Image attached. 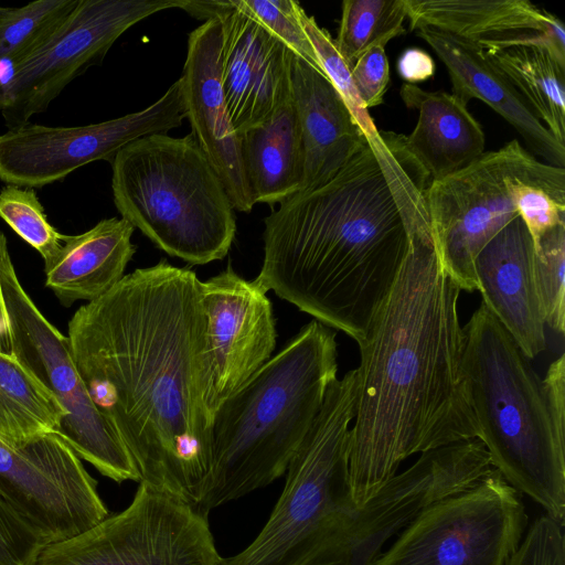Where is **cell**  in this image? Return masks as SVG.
<instances>
[{
    "mask_svg": "<svg viewBox=\"0 0 565 565\" xmlns=\"http://www.w3.org/2000/svg\"><path fill=\"white\" fill-rule=\"evenodd\" d=\"M493 469L483 443L462 440L420 454L361 508L344 509L305 565H372L388 539L430 504L461 492Z\"/></svg>",
    "mask_w": 565,
    "mask_h": 565,
    "instance_id": "obj_11",
    "label": "cell"
},
{
    "mask_svg": "<svg viewBox=\"0 0 565 565\" xmlns=\"http://www.w3.org/2000/svg\"><path fill=\"white\" fill-rule=\"evenodd\" d=\"M0 287L10 353L56 397L66 413L58 435L103 476L117 483L140 482L128 449L82 381L67 335L44 317L21 285L9 247L0 259Z\"/></svg>",
    "mask_w": 565,
    "mask_h": 565,
    "instance_id": "obj_9",
    "label": "cell"
},
{
    "mask_svg": "<svg viewBox=\"0 0 565 565\" xmlns=\"http://www.w3.org/2000/svg\"><path fill=\"white\" fill-rule=\"evenodd\" d=\"M559 180H565L564 168L537 160L513 139L428 184L425 198L436 253L460 290H478L475 258L492 236L520 216L523 192Z\"/></svg>",
    "mask_w": 565,
    "mask_h": 565,
    "instance_id": "obj_8",
    "label": "cell"
},
{
    "mask_svg": "<svg viewBox=\"0 0 565 565\" xmlns=\"http://www.w3.org/2000/svg\"><path fill=\"white\" fill-rule=\"evenodd\" d=\"M8 241L6 235L0 231V259L2 253L8 248ZM0 352L10 353V337L7 312L2 299V292L0 287Z\"/></svg>",
    "mask_w": 565,
    "mask_h": 565,
    "instance_id": "obj_39",
    "label": "cell"
},
{
    "mask_svg": "<svg viewBox=\"0 0 565 565\" xmlns=\"http://www.w3.org/2000/svg\"><path fill=\"white\" fill-rule=\"evenodd\" d=\"M238 138L255 204L280 203L299 191L302 154L292 98L264 122L238 134Z\"/></svg>",
    "mask_w": 565,
    "mask_h": 565,
    "instance_id": "obj_24",
    "label": "cell"
},
{
    "mask_svg": "<svg viewBox=\"0 0 565 565\" xmlns=\"http://www.w3.org/2000/svg\"><path fill=\"white\" fill-rule=\"evenodd\" d=\"M200 291L210 354L209 407L214 415L271 359L276 321L267 291L231 265L201 281Z\"/></svg>",
    "mask_w": 565,
    "mask_h": 565,
    "instance_id": "obj_16",
    "label": "cell"
},
{
    "mask_svg": "<svg viewBox=\"0 0 565 565\" xmlns=\"http://www.w3.org/2000/svg\"><path fill=\"white\" fill-rule=\"evenodd\" d=\"M473 269L482 303L530 360L546 348L545 319L535 277V248L521 216L480 249Z\"/></svg>",
    "mask_w": 565,
    "mask_h": 565,
    "instance_id": "obj_19",
    "label": "cell"
},
{
    "mask_svg": "<svg viewBox=\"0 0 565 565\" xmlns=\"http://www.w3.org/2000/svg\"><path fill=\"white\" fill-rule=\"evenodd\" d=\"M399 95L408 108L418 110L417 124L405 136V146L430 182L465 168L484 152L481 125L452 93L427 92L405 83Z\"/></svg>",
    "mask_w": 565,
    "mask_h": 565,
    "instance_id": "obj_23",
    "label": "cell"
},
{
    "mask_svg": "<svg viewBox=\"0 0 565 565\" xmlns=\"http://www.w3.org/2000/svg\"><path fill=\"white\" fill-rule=\"evenodd\" d=\"M535 248V277L545 324L553 331H565V225L544 233Z\"/></svg>",
    "mask_w": 565,
    "mask_h": 565,
    "instance_id": "obj_31",
    "label": "cell"
},
{
    "mask_svg": "<svg viewBox=\"0 0 565 565\" xmlns=\"http://www.w3.org/2000/svg\"><path fill=\"white\" fill-rule=\"evenodd\" d=\"M356 370L330 385L323 405L286 470L266 524L242 552L218 565H305L352 505L349 456ZM356 507V505H355Z\"/></svg>",
    "mask_w": 565,
    "mask_h": 565,
    "instance_id": "obj_7",
    "label": "cell"
},
{
    "mask_svg": "<svg viewBox=\"0 0 565 565\" xmlns=\"http://www.w3.org/2000/svg\"><path fill=\"white\" fill-rule=\"evenodd\" d=\"M44 545L38 531L0 494V565H33Z\"/></svg>",
    "mask_w": 565,
    "mask_h": 565,
    "instance_id": "obj_34",
    "label": "cell"
},
{
    "mask_svg": "<svg viewBox=\"0 0 565 565\" xmlns=\"http://www.w3.org/2000/svg\"><path fill=\"white\" fill-rule=\"evenodd\" d=\"M460 292L439 262L431 231L415 232L359 345L349 456L358 508L412 455L480 437L465 371Z\"/></svg>",
    "mask_w": 565,
    "mask_h": 565,
    "instance_id": "obj_3",
    "label": "cell"
},
{
    "mask_svg": "<svg viewBox=\"0 0 565 565\" xmlns=\"http://www.w3.org/2000/svg\"><path fill=\"white\" fill-rule=\"evenodd\" d=\"M526 525L520 492L492 469L423 510L372 565H505Z\"/></svg>",
    "mask_w": 565,
    "mask_h": 565,
    "instance_id": "obj_12",
    "label": "cell"
},
{
    "mask_svg": "<svg viewBox=\"0 0 565 565\" xmlns=\"http://www.w3.org/2000/svg\"><path fill=\"white\" fill-rule=\"evenodd\" d=\"M447 68L452 94L463 103L479 99L504 118L524 139L530 150L546 163L565 167L562 145L539 120L526 102L471 42L430 28L417 30Z\"/></svg>",
    "mask_w": 565,
    "mask_h": 565,
    "instance_id": "obj_21",
    "label": "cell"
},
{
    "mask_svg": "<svg viewBox=\"0 0 565 565\" xmlns=\"http://www.w3.org/2000/svg\"><path fill=\"white\" fill-rule=\"evenodd\" d=\"M0 217L42 257L53 258L64 234L49 222L35 189L7 184L0 190Z\"/></svg>",
    "mask_w": 565,
    "mask_h": 565,
    "instance_id": "obj_30",
    "label": "cell"
},
{
    "mask_svg": "<svg viewBox=\"0 0 565 565\" xmlns=\"http://www.w3.org/2000/svg\"><path fill=\"white\" fill-rule=\"evenodd\" d=\"M231 2L235 9L281 41L295 55L322 72L302 28L299 17L301 6L298 2L292 0H231Z\"/></svg>",
    "mask_w": 565,
    "mask_h": 565,
    "instance_id": "obj_33",
    "label": "cell"
},
{
    "mask_svg": "<svg viewBox=\"0 0 565 565\" xmlns=\"http://www.w3.org/2000/svg\"><path fill=\"white\" fill-rule=\"evenodd\" d=\"M335 337L310 321L215 411L200 511L207 514L286 473L338 379Z\"/></svg>",
    "mask_w": 565,
    "mask_h": 565,
    "instance_id": "obj_4",
    "label": "cell"
},
{
    "mask_svg": "<svg viewBox=\"0 0 565 565\" xmlns=\"http://www.w3.org/2000/svg\"><path fill=\"white\" fill-rule=\"evenodd\" d=\"M134 231L125 218L110 217L84 233L64 234L60 250L44 263L45 287L64 307L98 299L125 276L136 253Z\"/></svg>",
    "mask_w": 565,
    "mask_h": 565,
    "instance_id": "obj_22",
    "label": "cell"
},
{
    "mask_svg": "<svg viewBox=\"0 0 565 565\" xmlns=\"http://www.w3.org/2000/svg\"><path fill=\"white\" fill-rule=\"evenodd\" d=\"M396 67L399 76L414 85L433 77L436 68L433 57L418 47L406 49L399 55Z\"/></svg>",
    "mask_w": 565,
    "mask_h": 565,
    "instance_id": "obj_37",
    "label": "cell"
},
{
    "mask_svg": "<svg viewBox=\"0 0 565 565\" xmlns=\"http://www.w3.org/2000/svg\"><path fill=\"white\" fill-rule=\"evenodd\" d=\"M79 0H39L22 7L0 4V60L15 65L45 45Z\"/></svg>",
    "mask_w": 565,
    "mask_h": 565,
    "instance_id": "obj_29",
    "label": "cell"
},
{
    "mask_svg": "<svg viewBox=\"0 0 565 565\" xmlns=\"http://www.w3.org/2000/svg\"><path fill=\"white\" fill-rule=\"evenodd\" d=\"M351 76L366 109L383 104L390 83V64L385 46L376 45L365 51L353 64Z\"/></svg>",
    "mask_w": 565,
    "mask_h": 565,
    "instance_id": "obj_36",
    "label": "cell"
},
{
    "mask_svg": "<svg viewBox=\"0 0 565 565\" xmlns=\"http://www.w3.org/2000/svg\"><path fill=\"white\" fill-rule=\"evenodd\" d=\"M15 66L10 60H0V110L3 107L6 88L14 76Z\"/></svg>",
    "mask_w": 565,
    "mask_h": 565,
    "instance_id": "obj_40",
    "label": "cell"
},
{
    "mask_svg": "<svg viewBox=\"0 0 565 565\" xmlns=\"http://www.w3.org/2000/svg\"><path fill=\"white\" fill-rule=\"evenodd\" d=\"M185 118L180 81L150 106L102 122L73 127L24 124L0 134V181L38 189L94 161L111 162L128 143L167 134Z\"/></svg>",
    "mask_w": 565,
    "mask_h": 565,
    "instance_id": "obj_13",
    "label": "cell"
},
{
    "mask_svg": "<svg viewBox=\"0 0 565 565\" xmlns=\"http://www.w3.org/2000/svg\"><path fill=\"white\" fill-rule=\"evenodd\" d=\"M121 218L159 249L191 265L223 259L235 238L225 186L190 132L154 134L120 149L110 162Z\"/></svg>",
    "mask_w": 565,
    "mask_h": 565,
    "instance_id": "obj_6",
    "label": "cell"
},
{
    "mask_svg": "<svg viewBox=\"0 0 565 565\" xmlns=\"http://www.w3.org/2000/svg\"><path fill=\"white\" fill-rule=\"evenodd\" d=\"M201 280L161 259L125 275L67 323L71 352L140 482L196 504L212 462Z\"/></svg>",
    "mask_w": 565,
    "mask_h": 565,
    "instance_id": "obj_1",
    "label": "cell"
},
{
    "mask_svg": "<svg viewBox=\"0 0 565 565\" xmlns=\"http://www.w3.org/2000/svg\"><path fill=\"white\" fill-rule=\"evenodd\" d=\"M429 183L405 135L379 130L332 179L294 193L264 220L254 280L360 345L413 235L431 230Z\"/></svg>",
    "mask_w": 565,
    "mask_h": 565,
    "instance_id": "obj_2",
    "label": "cell"
},
{
    "mask_svg": "<svg viewBox=\"0 0 565 565\" xmlns=\"http://www.w3.org/2000/svg\"><path fill=\"white\" fill-rule=\"evenodd\" d=\"M207 514L143 482L130 504L66 540L33 565H218Z\"/></svg>",
    "mask_w": 565,
    "mask_h": 565,
    "instance_id": "obj_10",
    "label": "cell"
},
{
    "mask_svg": "<svg viewBox=\"0 0 565 565\" xmlns=\"http://www.w3.org/2000/svg\"><path fill=\"white\" fill-rule=\"evenodd\" d=\"M406 19L404 0H344L334 43L350 71L365 51L406 33Z\"/></svg>",
    "mask_w": 565,
    "mask_h": 565,
    "instance_id": "obj_28",
    "label": "cell"
},
{
    "mask_svg": "<svg viewBox=\"0 0 565 565\" xmlns=\"http://www.w3.org/2000/svg\"><path fill=\"white\" fill-rule=\"evenodd\" d=\"M66 413L11 353L0 352V440L12 447L58 434Z\"/></svg>",
    "mask_w": 565,
    "mask_h": 565,
    "instance_id": "obj_27",
    "label": "cell"
},
{
    "mask_svg": "<svg viewBox=\"0 0 565 565\" xmlns=\"http://www.w3.org/2000/svg\"><path fill=\"white\" fill-rule=\"evenodd\" d=\"M182 10L186 11L196 19H204L205 21L221 18L233 9L231 0H216V1H194L184 0Z\"/></svg>",
    "mask_w": 565,
    "mask_h": 565,
    "instance_id": "obj_38",
    "label": "cell"
},
{
    "mask_svg": "<svg viewBox=\"0 0 565 565\" xmlns=\"http://www.w3.org/2000/svg\"><path fill=\"white\" fill-rule=\"evenodd\" d=\"M563 529L546 514L535 519L505 565H565Z\"/></svg>",
    "mask_w": 565,
    "mask_h": 565,
    "instance_id": "obj_35",
    "label": "cell"
},
{
    "mask_svg": "<svg viewBox=\"0 0 565 565\" xmlns=\"http://www.w3.org/2000/svg\"><path fill=\"white\" fill-rule=\"evenodd\" d=\"M512 84L539 120L565 145V68L540 46L482 50Z\"/></svg>",
    "mask_w": 565,
    "mask_h": 565,
    "instance_id": "obj_26",
    "label": "cell"
},
{
    "mask_svg": "<svg viewBox=\"0 0 565 565\" xmlns=\"http://www.w3.org/2000/svg\"><path fill=\"white\" fill-rule=\"evenodd\" d=\"M465 331L470 403L493 469L565 525V417L530 360L481 302Z\"/></svg>",
    "mask_w": 565,
    "mask_h": 565,
    "instance_id": "obj_5",
    "label": "cell"
},
{
    "mask_svg": "<svg viewBox=\"0 0 565 565\" xmlns=\"http://www.w3.org/2000/svg\"><path fill=\"white\" fill-rule=\"evenodd\" d=\"M404 1L409 30L430 28L475 44L543 32L550 15L526 0Z\"/></svg>",
    "mask_w": 565,
    "mask_h": 565,
    "instance_id": "obj_25",
    "label": "cell"
},
{
    "mask_svg": "<svg viewBox=\"0 0 565 565\" xmlns=\"http://www.w3.org/2000/svg\"><path fill=\"white\" fill-rule=\"evenodd\" d=\"M222 17L205 21L188 39L179 78L184 115L202 151L221 178L234 210L255 205L221 83Z\"/></svg>",
    "mask_w": 565,
    "mask_h": 565,
    "instance_id": "obj_17",
    "label": "cell"
},
{
    "mask_svg": "<svg viewBox=\"0 0 565 565\" xmlns=\"http://www.w3.org/2000/svg\"><path fill=\"white\" fill-rule=\"evenodd\" d=\"M299 17L322 73L338 90L366 139L375 138L379 129L356 93L351 71L338 52L334 39L312 15H308L302 7L299 9Z\"/></svg>",
    "mask_w": 565,
    "mask_h": 565,
    "instance_id": "obj_32",
    "label": "cell"
},
{
    "mask_svg": "<svg viewBox=\"0 0 565 565\" xmlns=\"http://www.w3.org/2000/svg\"><path fill=\"white\" fill-rule=\"evenodd\" d=\"M222 23L221 83L238 135L267 120L291 98L294 53L234 7Z\"/></svg>",
    "mask_w": 565,
    "mask_h": 565,
    "instance_id": "obj_18",
    "label": "cell"
},
{
    "mask_svg": "<svg viewBox=\"0 0 565 565\" xmlns=\"http://www.w3.org/2000/svg\"><path fill=\"white\" fill-rule=\"evenodd\" d=\"M0 494L46 544L72 537L108 516L97 481L56 433L20 448L0 440Z\"/></svg>",
    "mask_w": 565,
    "mask_h": 565,
    "instance_id": "obj_15",
    "label": "cell"
},
{
    "mask_svg": "<svg viewBox=\"0 0 565 565\" xmlns=\"http://www.w3.org/2000/svg\"><path fill=\"white\" fill-rule=\"evenodd\" d=\"M184 0H79L50 41L15 66L1 109L11 129L43 113L62 90L99 64L113 44L139 21Z\"/></svg>",
    "mask_w": 565,
    "mask_h": 565,
    "instance_id": "obj_14",
    "label": "cell"
},
{
    "mask_svg": "<svg viewBox=\"0 0 565 565\" xmlns=\"http://www.w3.org/2000/svg\"><path fill=\"white\" fill-rule=\"evenodd\" d=\"M290 82L302 154L299 191H305L332 179L367 139L326 75L295 54Z\"/></svg>",
    "mask_w": 565,
    "mask_h": 565,
    "instance_id": "obj_20",
    "label": "cell"
}]
</instances>
